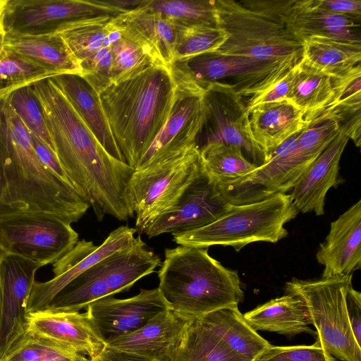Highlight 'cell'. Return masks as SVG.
Wrapping results in <instances>:
<instances>
[{"mask_svg": "<svg viewBox=\"0 0 361 361\" xmlns=\"http://www.w3.org/2000/svg\"><path fill=\"white\" fill-rule=\"evenodd\" d=\"M209 316L228 345L252 361L270 344L247 324L238 306L218 310Z\"/></svg>", "mask_w": 361, "mask_h": 361, "instance_id": "35", "label": "cell"}, {"mask_svg": "<svg viewBox=\"0 0 361 361\" xmlns=\"http://www.w3.org/2000/svg\"><path fill=\"white\" fill-rule=\"evenodd\" d=\"M217 27L228 35L214 52L261 59L302 56V44L288 31L283 23L256 12L234 0H215Z\"/></svg>", "mask_w": 361, "mask_h": 361, "instance_id": "8", "label": "cell"}, {"mask_svg": "<svg viewBox=\"0 0 361 361\" xmlns=\"http://www.w3.org/2000/svg\"><path fill=\"white\" fill-rule=\"evenodd\" d=\"M4 255H5V252L2 250L1 247H0V307H1V262H2Z\"/></svg>", "mask_w": 361, "mask_h": 361, "instance_id": "51", "label": "cell"}, {"mask_svg": "<svg viewBox=\"0 0 361 361\" xmlns=\"http://www.w3.org/2000/svg\"><path fill=\"white\" fill-rule=\"evenodd\" d=\"M172 75L176 89L169 116L135 170L161 162L197 145L204 121V89L194 82Z\"/></svg>", "mask_w": 361, "mask_h": 361, "instance_id": "14", "label": "cell"}, {"mask_svg": "<svg viewBox=\"0 0 361 361\" xmlns=\"http://www.w3.org/2000/svg\"><path fill=\"white\" fill-rule=\"evenodd\" d=\"M0 361H89V359L54 340L25 331Z\"/></svg>", "mask_w": 361, "mask_h": 361, "instance_id": "36", "label": "cell"}, {"mask_svg": "<svg viewBox=\"0 0 361 361\" xmlns=\"http://www.w3.org/2000/svg\"><path fill=\"white\" fill-rule=\"evenodd\" d=\"M4 99L29 132L54 151L41 104L32 85L18 88Z\"/></svg>", "mask_w": 361, "mask_h": 361, "instance_id": "41", "label": "cell"}, {"mask_svg": "<svg viewBox=\"0 0 361 361\" xmlns=\"http://www.w3.org/2000/svg\"><path fill=\"white\" fill-rule=\"evenodd\" d=\"M26 321V331L54 340L88 355L89 359L98 356L107 345L86 312L44 309L27 313Z\"/></svg>", "mask_w": 361, "mask_h": 361, "instance_id": "21", "label": "cell"}, {"mask_svg": "<svg viewBox=\"0 0 361 361\" xmlns=\"http://www.w3.org/2000/svg\"><path fill=\"white\" fill-rule=\"evenodd\" d=\"M30 137L33 149L42 164L69 183L55 152L36 135L30 133Z\"/></svg>", "mask_w": 361, "mask_h": 361, "instance_id": "45", "label": "cell"}, {"mask_svg": "<svg viewBox=\"0 0 361 361\" xmlns=\"http://www.w3.org/2000/svg\"><path fill=\"white\" fill-rule=\"evenodd\" d=\"M39 264L5 254L1 267L0 359L27 329V302Z\"/></svg>", "mask_w": 361, "mask_h": 361, "instance_id": "20", "label": "cell"}, {"mask_svg": "<svg viewBox=\"0 0 361 361\" xmlns=\"http://www.w3.org/2000/svg\"><path fill=\"white\" fill-rule=\"evenodd\" d=\"M322 278L349 275L361 267V200L331 223L316 254Z\"/></svg>", "mask_w": 361, "mask_h": 361, "instance_id": "24", "label": "cell"}, {"mask_svg": "<svg viewBox=\"0 0 361 361\" xmlns=\"http://www.w3.org/2000/svg\"><path fill=\"white\" fill-rule=\"evenodd\" d=\"M331 83L332 98L324 108L343 110L361 107L360 63L344 75L331 78Z\"/></svg>", "mask_w": 361, "mask_h": 361, "instance_id": "43", "label": "cell"}, {"mask_svg": "<svg viewBox=\"0 0 361 361\" xmlns=\"http://www.w3.org/2000/svg\"><path fill=\"white\" fill-rule=\"evenodd\" d=\"M302 59L331 78H338L360 63L361 44L311 37L302 42Z\"/></svg>", "mask_w": 361, "mask_h": 361, "instance_id": "32", "label": "cell"}, {"mask_svg": "<svg viewBox=\"0 0 361 361\" xmlns=\"http://www.w3.org/2000/svg\"><path fill=\"white\" fill-rule=\"evenodd\" d=\"M137 232L121 226L112 231L99 245L78 240L73 248L53 264L54 277L47 281H35L27 302V313L45 309L55 295L68 283L108 255L130 246Z\"/></svg>", "mask_w": 361, "mask_h": 361, "instance_id": "18", "label": "cell"}, {"mask_svg": "<svg viewBox=\"0 0 361 361\" xmlns=\"http://www.w3.org/2000/svg\"><path fill=\"white\" fill-rule=\"evenodd\" d=\"M50 79L64 94L73 109L106 151L125 162L102 108L99 94L80 75L59 74Z\"/></svg>", "mask_w": 361, "mask_h": 361, "instance_id": "27", "label": "cell"}, {"mask_svg": "<svg viewBox=\"0 0 361 361\" xmlns=\"http://www.w3.org/2000/svg\"><path fill=\"white\" fill-rule=\"evenodd\" d=\"M346 307L348 319L355 341L360 346L361 342V294L353 286L346 295Z\"/></svg>", "mask_w": 361, "mask_h": 361, "instance_id": "46", "label": "cell"}, {"mask_svg": "<svg viewBox=\"0 0 361 361\" xmlns=\"http://www.w3.org/2000/svg\"><path fill=\"white\" fill-rule=\"evenodd\" d=\"M298 212L289 194L276 193L260 201L234 205L209 225L172 234L173 240L196 247L230 246L238 252L252 243H275L287 237L285 224Z\"/></svg>", "mask_w": 361, "mask_h": 361, "instance_id": "5", "label": "cell"}, {"mask_svg": "<svg viewBox=\"0 0 361 361\" xmlns=\"http://www.w3.org/2000/svg\"><path fill=\"white\" fill-rule=\"evenodd\" d=\"M90 205L38 159L29 130L5 99H0V220L47 213L73 223Z\"/></svg>", "mask_w": 361, "mask_h": 361, "instance_id": "2", "label": "cell"}, {"mask_svg": "<svg viewBox=\"0 0 361 361\" xmlns=\"http://www.w3.org/2000/svg\"><path fill=\"white\" fill-rule=\"evenodd\" d=\"M175 89L170 67L157 63L99 93L118 148L134 169L165 125Z\"/></svg>", "mask_w": 361, "mask_h": 361, "instance_id": "3", "label": "cell"}, {"mask_svg": "<svg viewBox=\"0 0 361 361\" xmlns=\"http://www.w3.org/2000/svg\"><path fill=\"white\" fill-rule=\"evenodd\" d=\"M201 165L197 145L180 154L135 170L129 183V197L137 232L143 233L157 217L176 204Z\"/></svg>", "mask_w": 361, "mask_h": 361, "instance_id": "9", "label": "cell"}, {"mask_svg": "<svg viewBox=\"0 0 361 361\" xmlns=\"http://www.w3.org/2000/svg\"><path fill=\"white\" fill-rule=\"evenodd\" d=\"M227 38V34L219 27L178 25L174 60L216 51Z\"/></svg>", "mask_w": 361, "mask_h": 361, "instance_id": "40", "label": "cell"}, {"mask_svg": "<svg viewBox=\"0 0 361 361\" xmlns=\"http://www.w3.org/2000/svg\"><path fill=\"white\" fill-rule=\"evenodd\" d=\"M164 257L157 288L171 310L197 317L243 300L238 271L212 257L208 247L179 245L166 249Z\"/></svg>", "mask_w": 361, "mask_h": 361, "instance_id": "4", "label": "cell"}, {"mask_svg": "<svg viewBox=\"0 0 361 361\" xmlns=\"http://www.w3.org/2000/svg\"><path fill=\"white\" fill-rule=\"evenodd\" d=\"M71 223L47 213H29L0 220V247L41 267L54 264L76 245Z\"/></svg>", "mask_w": 361, "mask_h": 361, "instance_id": "11", "label": "cell"}, {"mask_svg": "<svg viewBox=\"0 0 361 361\" xmlns=\"http://www.w3.org/2000/svg\"><path fill=\"white\" fill-rule=\"evenodd\" d=\"M323 8L361 21L360 0H317Z\"/></svg>", "mask_w": 361, "mask_h": 361, "instance_id": "47", "label": "cell"}, {"mask_svg": "<svg viewBox=\"0 0 361 361\" xmlns=\"http://www.w3.org/2000/svg\"><path fill=\"white\" fill-rule=\"evenodd\" d=\"M169 361H252L223 340L209 314L193 317Z\"/></svg>", "mask_w": 361, "mask_h": 361, "instance_id": "30", "label": "cell"}, {"mask_svg": "<svg viewBox=\"0 0 361 361\" xmlns=\"http://www.w3.org/2000/svg\"><path fill=\"white\" fill-rule=\"evenodd\" d=\"M113 20L156 61L170 67L174 60L178 24L142 7L115 16Z\"/></svg>", "mask_w": 361, "mask_h": 361, "instance_id": "26", "label": "cell"}, {"mask_svg": "<svg viewBox=\"0 0 361 361\" xmlns=\"http://www.w3.org/2000/svg\"><path fill=\"white\" fill-rule=\"evenodd\" d=\"M295 134L271 154L267 162L246 178L221 186L229 201L240 205L262 200L276 193H286L316 159L302 150Z\"/></svg>", "mask_w": 361, "mask_h": 361, "instance_id": "15", "label": "cell"}, {"mask_svg": "<svg viewBox=\"0 0 361 361\" xmlns=\"http://www.w3.org/2000/svg\"><path fill=\"white\" fill-rule=\"evenodd\" d=\"M5 49L18 54L54 73L78 74L80 68L59 34L47 36L5 35Z\"/></svg>", "mask_w": 361, "mask_h": 361, "instance_id": "31", "label": "cell"}, {"mask_svg": "<svg viewBox=\"0 0 361 361\" xmlns=\"http://www.w3.org/2000/svg\"><path fill=\"white\" fill-rule=\"evenodd\" d=\"M192 318L166 310L140 329L111 341L106 346L151 361H169Z\"/></svg>", "mask_w": 361, "mask_h": 361, "instance_id": "22", "label": "cell"}, {"mask_svg": "<svg viewBox=\"0 0 361 361\" xmlns=\"http://www.w3.org/2000/svg\"><path fill=\"white\" fill-rule=\"evenodd\" d=\"M44 115L54 152L68 181L91 206L99 221L135 216L129 183L135 169L102 147L50 78L32 83Z\"/></svg>", "mask_w": 361, "mask_h": 361, "instance_id": "1", "label": "cell"}, {"mask_svg": "<svg viewBox=\"0 0 361 361\" xmlns=\"http://www.w3.org/2000/svg\"><path fill=\"white\" fill-rule=\"evenodd\" d=\"M54 75L33 61L4 49L0 58V99L18 88Z\"/></svg>", "mask_w": 361, "mask_h": 361, "instance_id": "38", "label": "cell"}, {"mask_svg": "<svg viewBox=\"0 0 361 361\" xmlns=\"http://www.w3.org/2000/svg\"><path fill=\"white\" fill-rule=\"evenodd\" d=\"M243 97L231 87L212 83L202 96L204 121L197 138L199 147L211 142H222L239 147L244 154L261 166L266 158L254 142L249 114Z\"/></svg>", "mask_w": 361, "mask_h": 361, "instance_id": "13", "label": "cell"}, {"mask_svg": "<svg viewBox=\"0 0 361 361\" xmlns=\"http://www.w3.org/2000/svg\"><path fill=\"white\" fill-rule=\"evenodd\" d=\"M305 125L298 144L305 152L317 157L340 132V123L333 111L324 108L304 116Z\"/></svg>", "mask_w": 361, "mask_h": 361, "instance_id": "39", "label": "cell"}, {"mask_svg": "<svg viewBox=\"0 0 361 361\" xmlns=\"http://www.w3.org/2000/svg\"><path fill=\"white\" fill-rule=\"evenodd\" d=\"M199 149L204 170L221 186L246 178L259 166L248 160L241 148L235 145L211 142Z\"/></svg>", "mask_w": 361, "mask_h": 361, "instance_id": "33", "label": "cell"}, {"mask_svg": "<svg viewBox=\"0 0 361 361\" xmlns=\"http://www.w3.org/2000/svg\"><path fill=\"white\" fill-rule=\"evenodd\" d=\"M352 277L353 274L316 280L293 278L285 287L286 293L297 295L305 302L322 346L342 361H361V346L353 334L346 307Z\"/></svg>", "mask_w": 361, "mask_h": 361, "instance_id": "7", "label": "cell"}, {"mask_svg": "<svg viewBox=\"0 0 361 361\" xmlns=\"http://www.w3.org/2000/svg\"><path fill=\"white\" fill-rule=\"evenodd\" d=\"M333 95L331 78L301 59L295 66L287 100L301 110L304 116L319 111Z\"/></svg>", "mask_w": 361, "mask_h": 361, "instance_id": "34", "label": "cell"}, {"mask_svg": "<svg viewBox=\"0 0 361 361\" xmlns=\"http://www.w3.org/2000/svg\"><path fill=\"white\" fill-rule=\"evenodd\" d=\"M185 27H217L215 0H147L142 6Z\"/></svg>", "mask_w": 361, "mask_h": 361, "instance_id": "37", "label": "cell"}, {"mask_svg": "<svg viewBox=\"0 0 361 361\" xmlns=\"http://www.w3.org/2000/svg\"><path fill=\"white\" fill-rule=\"evenodd\" d=\"M295 66L262 90L248 96L246 102L244 101L247 113L258 105L286 99L292 85Z\"/></svg>", "mask_w": 361, "mask_h": 361, "instance_id": "44", "label": "cell"}, {"mask_svg": "<svg viewBox=\"0 0 361 361\" xmlns=\"http://www.w3.org/2000/svg\"><path fill=\"white\" fill-rule=\"evenodd\" d=\"M6 0H0V11L4 9Z\"/></svg>", "mask_w": 361, "mask_h": 361, "instance_id": "52", "label": "cell"}, {"mask_svg": "<svg viewBox=\"0 0 361 361\" xmlns=\"http://www.w3.org/2000/svg\"><path fill=\"white\" fill-rule=\"evenodd\" d=\"M170 309L158 288H142L129 298L109 296L94 301L86 307V313L107 345L137 331L159 313Z\"/></svg>", "mask_w": 361, "mask_h": 361, "instance_id": "19", "label": "cell"}, {"mask_svg": "<svg viewBox=\"0 0 361 361\" xmlns=\"http://www.w3.org/2000/svg\"><path fill=\"white\" fill-rule=\"evenodd\" d=\"M100 4L121 13L140 8L147 0H98Z\"/></svg>", "mask_w": 361, "mask_h": 361, "instance_id": "49", "label": "cell"}, {"mask_svg": "<svg viewBox=\"0 0 361 361\" xmlns=\"http://www.w3.org/2000/svg\"><path fill=\"white\" fill-rule=\"evenodd\" d=\"M243 315L256 331H268L289 337L301 333L317 335L309 327L312 322L305 302L295 295L286 293L271 299Z\"/></svg>", "mask_w": 361, "mask_h": 361, "instance_id": "29", "label": "cell"}, {"mask_svg": "<svg viewBox=\"0 0 361 361\" xmlns=\"http://www.w3.org/2000/svg\"><path fill=\"white\" fill-rule=\"evenodd\" d=\"M360 22L321 7L317 0H293L284 16V25L299 42L323 37L361 44Z\"/></svg>", "mask_w": 361, "mask_h": 361, "instance_id": "25", "label": "cell"}, {"mask_svg": "<svg viewBox=\"0 0 361 361\" xmlns=\"http://www.w3.org/2000/svg\"><path fill=\"white\" fill-rule=\"evenodd\" d=\"M114 16L80 20L58 33L78 63L81 75L98 93L111 83L113 44L121 33Z\"/></svg>", "mask_w": 361, "mask_h": 361, "instance_id": "17", "label": "cell"}, {"mask_svg": "<svg viewBox=\"0 0 361 361\" xmlns=\"http://www.w3.org/2000/svg\"><path fill=\"white\" fill-rule=\"evenodd\" d=\"M349 140L343 130L300 176L290 189L293 202L302 213H324L329 189L341 183L339 163Z\"/></svg>", "mask_w": 361, "mask_h": 361, "instance_id": "23", "label": "cell"}, {"mask_svg": "<svg viewBox=\"0 0 361 361\" xmlns=\"http://www.w3.org/2000/svg\"><path fill=\"white\" fill-rule=\"evenodd\" d=\"M252 361H336L319 338L310 345L276 346L269 344Z\"/></svg>", "mask_w": 361, "mask_h": 361, "instance_id": "42", "label": "cell"}, {"mask_svg": "<svg viewBox=\"0 0 361 361\" xmlns=\"http://www.w3.org/2000/svg\"><path fill=\"white\" fill-rule=\"evenodd\" d=\"M3 11V10H2ZM2 11H0V17H1V13H2Z\"/></svg>", "mask_w": 361, "mask_h": 361, "instance_id": "53", "label": "cell"}, {"mask_svg": "<svg viewBox=\"0 0 361 361\" xmlns=\"http://www.w3.org/2000/svg\"><path fill=\"white\" fill-rule=\"evenodd\" d=\"M300 60L261 59L214 51L175 59L170 69L173 74L204 89L212 83H221L231 87L243 97L262 90Z\"/></svg>", "mask_w": 361, "mask_h": 361, "instance_id": "10", "label": "cell"}, {"mask_svg": "<svg viewBox=\"0 0 361 361\" xmlns=\"http://www.w3.org/2000/svg\"><path fill=\"white\" fill-rule=\"evenodd\" d=\"M4 32H3L1 23H0V58L4 52Z\"/></svg>", "mask_w": 361, "mask_h": 361, "instance_id": "50", "label": "cell"}, {"mask_svg": "<svg viewBox=\"0 0 361 361\" xmlns=\"http://www.w3.org/2000/svg\"><path fill=\"white\" fill-rule=\"evenodd\" d=\"M89 361H151L148 359L137 356L130 353L119 351L109 347L96 357L89 359Z\"/></svg>", "mask_w": 361, "mask_h": 361, "instance_id": "48", "label": "cell"}, {"mask_svg": "<svg viewBox=\"0 0 361 361\" xmlns=\"http://www.w3.org/2000/svg\"><path fill=\"white\" fill-rule=\"evenodd\" d=\"M118 14L98 0H6L0 23L5 35L47 36L80 20Z\"/></svg>", "mask_w": 361, "mask_h": 361, "instance_id": "12", "label": "cell"}, {"mask_svg": "<svg viewBox=\"0 0 361 361\" xmlns=\"http://www.w3.org/2000/svg\"><path fill=\"white\" fill-rule=\"evenodd\" d=\"M160 257L147 249L141 236L79 274L62 288L45 309L78 312L91 302L130 289L161 265Z\"/></svg>", "mask_w": 361, "mask_h": 361, "instance_id": "6", "label": "cell"}, {"mask_svg": "<svg viewBox=\"0 0 361 361\" xmlns=\"http://www.w3.org/2000/svg\"><path fill=\"white\" fill-rule=\"evenodd\" d=\"M252 139L267 162L272 152L304 127L303 112L287 99L266 103L249 113Z\"/></svg>", "mask_w": 361, "mask_h": 361, "instance_id": "28", "label": "cell"}, {"mask_svg": "<svg viewBox=\"0 0 361 361\" xmlns=\"http://www.w3.org/2000/svg\"><path fill=\"white\" fill-rule=\"evenodd\" d=\"M233 206L219 184L207 175L201 165L176 204L157 217L143 233L151 238L164 233L197 229L215 221Z\"/></svg>", "mask_w": 361, "mask_h": 361, "instance_id": "16", "label": "cell"}]
</instances>
